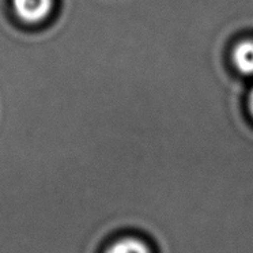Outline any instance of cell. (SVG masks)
I'll list each match as a JSON object with an SVG mask.
<instances>
[{
    "label": "cell",
    "mask_w": 253,
    "mask_h": 253,
    "mask_svg": "<svg viewBox=\"0 0 253 253\" xmlns=\"http://www.w3.org/2000/svg\"><path fill=\"white\" fill-rule=\"evenodd\" d=\"M249 106H251V112H252V115H253V88H252V91H251V98H249Z\"/></svg>",
    "instance_id": "4"
},
{
    "label": "cell",
    "mask_w": 253,
    "mask_h": 253,
    "mask_svg": "<svg viewBox=\"0 0 253 253\" xmlns=\"http://www.w3.org/2000/svg\"><path fill=\"white\" fill-rule=\"evenodd\" d=\"M19 18L26 22H40L49 15L53 0H12Z\"/></svg>",
    "instance_id": "1"
},
{
    "label": "cell",
    "mask_w": 253,
    "mask_h": 253,
    "mask_svg": "<svg viewBox=\"0 0 253 253\" xmlns=\"http://www.w3.org/2000/svg\"><path fill=\"white\" fill-rule=\"evenodd\" d=\"M104 253H153V249L142 238L128 236L112 242Z\"/></svg>",
    "instance_id": "2"
},
{
    "label": "cell",
    "mask_w": 253,
    "mask_h": 253,
    "mask_svg": "<svg viewBox=\"0 0 253 253\" xmlns=\"http://www.w3.org/2000/svg\"><path fill=\"white\" fill-rule=\"evenodd\" d=\"M236 67L245 75H253V41L245 40L236 45L233 50Z\"/></svg>",
    "instance_id": "3"
}]
</instances>
